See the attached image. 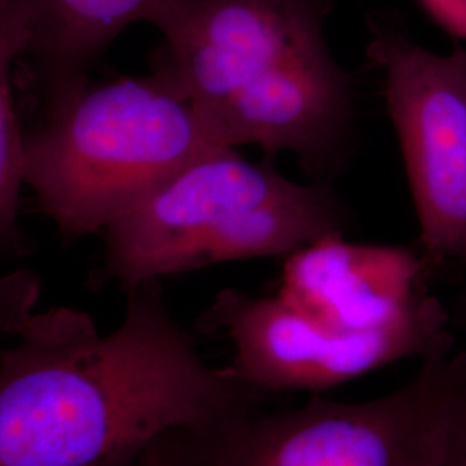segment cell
Masks as SVG:
<instances>
[{
	"label": "cell",
	"mask_w": 466,
	"mask_h": 466,
	"mask_svg": "<svg viewBox=\"0 0 466 466\" xmlns=\"http://www.w3.org/2000/svg\"><path fill=\"white\" fill-rule=\"evenodd\" d=\"M134 466H150L149 463H147V461H144V460H140V461H138V463H137V465H134Z\"/></svg>",
	"instance_id": "obj_16"
},
{
	"label": "cell",
	"mask_w": 466,
	"mask_h": 466,
	"mask_svg": "<svg viewBox=\"0 0 466 466\" xmlns=\"http://www.w3.org/2000/svg\"><path fill=\"white\" fill-rule=\"evenodd\" d=\"M40 279L30 269L0 273V348L15 339L38 311Z\"/></svg>",
	"instance_id": "obj_12"
},
{
	"label": "cell",
	"mask_w": 466,
	"mask_h": 466,
	"mask_svg": "<svg viewBox=\"0 0 466 466\" xmlns=\"http://www.w3.org/2000/svg\"><path fill=\"white\" fill-rule=\"evenodd\" d=\"M432 271L423 252L361 248L337 235L290 256L283 298L335 325H368L429 296Z\"/></svg>",
	"instance_id": "obj_9"
},
{
	"label": "cell",
	"mask_w": 466,
	"mask_h": 466,
	"mask_svg": "<svg viewBox=\"0 0 466 466\" xmlns=\"http://www.w3.org/2000/svg\"><path fill=\"white\" fill-rule=\"evenodd\" d=\"M330 9L332 0H161L144 21L161 34L152 71L204 121L244 88L329 46Z\"/></svg>",
	"instance_id": "obj_7"
},
{
	"label": "cell",
	"mask_w": 466,
	"mask_h": 466,
	"mask_svg": "<svg viewBox=\"0 0 466 466\" xmlns=\"http://www.w3.org/2000/svg\"><path fill=\"white\" fill-rule=\"evenodd\" d=\"M30 42L26 0H0V259L28 252L19 223L25 185V135L17 115L13 69Z\"/></svg>",
	"instance_id": "obj_11"
},
{
	"label": "cell",
	"mask_w": 466,
	"mask_h": 466,
	"mask_svg": "<svg viewBox=\"0 0 466 466\" xmlns=\"http://www.w3.org/2000/svg\"><path fill=\"white\" fill-rule=\"evenodd\" d=\"M348 208L325 184L289 180L217 147L104 232L100 283L125 290L228 261L294 256L342 235Z\"/></svg>",
	"instance_id": "obj_2"
},
{
	"label": "cell",
	"mask_w": 466,
	"mask_h": 466,
	"mask_svg": "<svg viewBox=\"0 0 466 466\" xmlns=\"http://www.w3.org/2000/svg\"><path fill=\"white\" fill-rule=\"evenodd\" d=\"M368 56L382 76L429 265H466V49L437 54L390 19H371Z\"/></svg>",
	"instance_id": "obj_6"
},
{
	"label": "cell",
	"mask_w": 466,
	"mask_h": 466,
	"mask_svg": "<svg viewBox=\"0 0 466 466\" xmlns=\"http://www.w3.org/2000/svg\"><path fill=\"white\" fill-rule=\"evenodd\" d=\"M204 123L221 147L292 152L323 178L348 157L354 132L350 75L325 46L244 88Z\"/></svg>",
	"instance_id": "obj_8"
},
{
	"label": "cell",
	"mask_w": 466,
	"mask_h": 466,
	"mask_svg": "<svg viewBox=\"0 0 466 466\" xmlns=\"http://www.w3.org/2000/svg\"><path fill=\"white\" fill-rule=\"evenodd\" d=\"M448 34L466 40V0H418Z\"/></svg>",
	"instance_id": "obj_14"
},
{
	"label": "cell",
	"mask_w": 466,
	"mask_h": 466,
	"mask_svg": "<svg viewBox=\"0 0 466 466\" xmlns=\"http://www.w3.org/2000/svg\"><path fill=\"white\" fill-rule=\"evenodd\" d=\"M460 321H461V325H463V329L466 330V287L463 298L460 300Z\"/></svg>",
	"instance_id": "obj_15"
},
{
	"label": "cell",
	"mask_w": 466,
	"mask_h": 466,
	"mask_svg": "<svg viewBox=\"0 0 466 466\" xmlns=\"http://www.w3.org/2000/svg\"><path fill=\"white\" fill-rule=\"evenodd\" d=\"M451 318L432 294L368 325H335L287 298L225 289L200 318L232 348L228 370L261 394L323 390L427 352L451 339Z\"/></svg>",
	"instance_id": "obj_5"
},
{
	"label": "cell",
	"mask_w": 466,
	"mask_h": 466,
	"mask_svg": "<svg viewBox=\"0 0 466 466\" xmlns=\"http://www.w3.org/2000/svg\"><path fill=\"white\" fill-rule=\"evenodd\" d=\"M454 358L451 337L420 358L410 380L379 398L237 410L169 433L142 460L150 466H437Z\"/></svg>",
	"instance_id": "obj_4"
},
{
	"label": "cell",
	"mask_w": 466,
	"mask_h": 466,
	"mask_svg": "<svg viewBox=\"0 0 466 466\" xmlns=\"http://www.w3.org/2000/svg\"><path fill=\"white\" fill-rule=\"evenodd\" d=\"M437 466H466V350H456L446 431Z\"/></svg>",
	"instance_id": "obj_13"
},
{
	"label": "cell",
	"mask_w": 466,
	"mask_h": 466,
	"mask_svg": "<svg viewBox=\"0 0 466 466\" xmlns=\"http://www.w3.org/2000/svg\"><path fill=\"white\" fill-rule=\"evenodd\" d=\"M128 294L113 332L50 308L0 348V466H134L169 433L265 404L204 360L156 283Z\"/></svg>",
	"instance_id": "obj_1"
},
{
	"label": "cell",
	"mask_w": 466,
	"mask_h": 466,
	"mask_svg": "<svg viewBox=\"0 0 466 466\" xmlns=\"http://www.w3.org/2000/svg\"><path fill=\"white\" fill-rule=\"evenodd\" d=\"M221 147L159 73L86 85L25 135V185L66 238L102 233Z\"/></svg>",
	"instance_id": "obj_3"
},
{
	"label": "cell",
	"mask_w": 466,
	"mask_h": 466,
	"mask_svg": "<svg viewBox=\"0 0 466 466\" xmlns=\"http://www.w3.org/2000/svg\"><path fill=\"white\" fill-rule=\"evenodd\" d=\"M161 0H26L30 61L44 113L84 90L92 67ZM23 57V59H25Z\"/></svg>",
	"instance_id": "obj_10"
}]
</instances>
